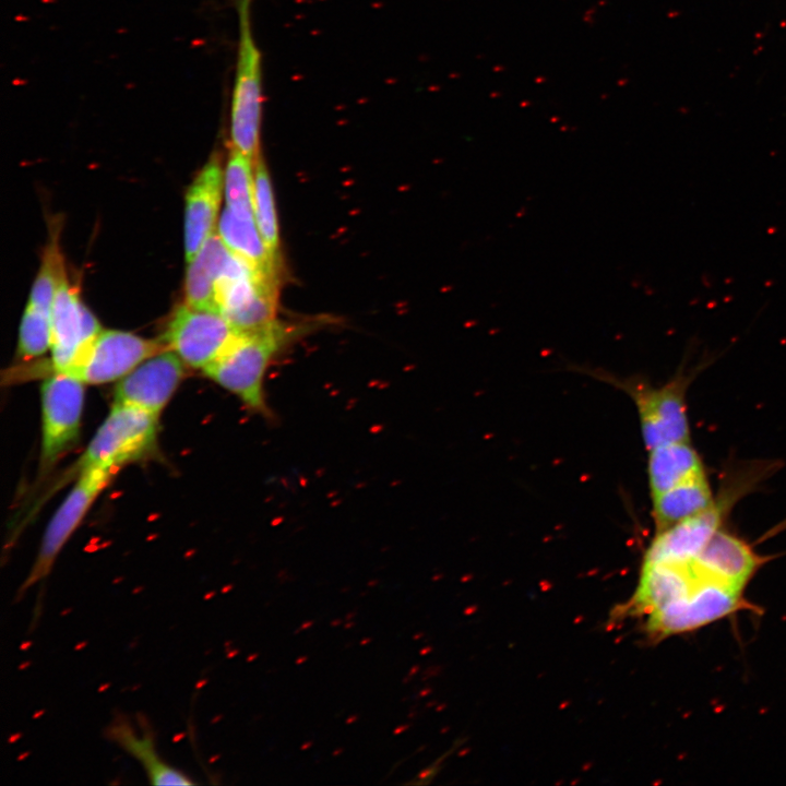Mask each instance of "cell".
<instances>
[{
  "label": "cell",
  "instance_id": "obj_1",
  "mask_svg": "<svg viewBox=\"0 0 786 786\" xmlns=\"http://www.w3.org/2000/svg\"><path fill=\"white\" fill-rule=\"evenodd\" d=\"M748 584L708 539L691 555L644 556L635 591L616 614L641 619L646 636L662 641L750 607L745 599Z\"/></svg>",
  "mask_w": 786,
  "mask_h": 786
},
{
  "label": "cell",
  "instance_id": "obj_2",
  "mask_svg": "<svg viewBox=\"0 0 786 786\" xmlns=\"http://www.w3.org/2000/svg\"><path fill=\"white\" fill-rule=\"evenodd\" d=\"M306 329L281 321L238 332L223 353L202 371L236 395L254 414L272 419L264 381L274 358Z\"/></svg>",
  "mask_w": 786,
  "mask_h": 786
},
{
  "label": "cell",
  "instance_id": "obj_3",
  "mask_svg": "<svg viewBox=\"0 0 786 786\" xmlns=\"http://www.w3.org/2000/svg\"><path fill=\"white\" fill-rule=\"evenodd\" d=\"M158 415L136 406L115 403L82 456L67 474L79 476L87 469L116 472L155 453Z\"/></svg>",
  "mask_w": 786,
  "mask_h": 786
},
{
  "label": "cell",
  "instance_id": "obj_4",
  "mask_svg": "<svg viewBox=\"0 0 786 786\" xmlns=\"http://www.w3.org/2000/svg\"><path fill=\"white\" fill-rule=\"evenodd\" d=\"M238 0V46L230 108V146L254 165L260 155L262 118V55L252 33L251 4Z\"/></svg>",
  "mask_w": 786,
  "mask_h": 786
},
{
  "label": "cell",
  "instance_id": "obj_5",
  "mask_svg": "<svg viewBox=\"0 0 786 786\" xmlns=\"http://www.w3.org/2000/svg\"><path fill=\"white\" fill-rule=\"evenodd\" d=\"M597 376L617 385L632 398L647 451L666 443L690 441L686 396L691 373L680 369L674 378L659 386H653L636 377L617 379L610 374Z\"/></svg>",
  "mask_w": 786,
  "mask_h": 786
},
{
  "label": "cell",
  "instance_id": "obj_6",
  "mask_svg": "<svg viewBox=\"0 0 786 786\" xmlns=\"http://www.w3.org/2000/svg\"><path fill=\"white\" fill-rule=\"evenodd\" d=\"M84 385L71 374L52 372L40 386V475L49 472L79 439L85 396Z\"/></svg>",
  "mask_w": 786,
  "mask_h": 786
},
{
  "label": "cell",
  "instance_id": "obj_7",
  "mask_svg": "<svg viewBox=\"0 0 786 786\" xmlns=\"http://www.w3.org/2000/svg\"><path fill=\"white\" fill-rule=\"evenodd\" d=\"M277 298L278 278L252 271L233 254L217 283L216 305L238 332L275 321Z\"/></svg>",
  "mask_w": 786,
  "mask_h": 786
},
{
  "label": "cell",
  "instance_id": "obj_8",
  "mask_svg": "<svg viewBox=\"0 0 786 786\" xmlns=\"http://www.w3.org/2000/svg\"><path fill=\"white\" fill-rule=\"evenodd\" d=\"M237 334L221 310L183 302L168 321L160 340L187 366L203 370Z\"/></svg>",
  "mask_w": 786,
  "mask_h": 786
},
{
  "label": "cell",
  "instance_id": "obj_9",
  "mask_svg": "<svg viewBox=\"0 0 786 786\" xmlns=\"http://www.w3.org/2000/svg\"><path fill=\"white\" fill-rule=\"evenodd\" d=\"M112 474L109 471L93 468L78 476L76 483L50 519L35 562L17 590L16 597L47 577L58 553L79 527L96 498L109 484Z\"/></svg>",
  "mask_w": 786,
  "mask_h": 786
},
{
  "label": "cell",
  "instance_id": "obj_10",
  "mask_svg": "<svg viewBox=\"0 0 786 786\" xmlns=\"http://www.w3.org/2000/svg\"><path fill=\"white\" fill-rule=\"evenodd\" d=\"M164 349L167 347L162 340H147L126 331L102 330L67 373L84 384L119 381L141 362Z\"/></svg>",
  "mask_w": 786,
  "mask_h": 786
},
{
  "label": "cell",
  "instance_id": "obj_11",
  "mask_svg": "<svg viewBox=\"0 0 786 786\" xmlns=\"http://www.w3.org/2000/svg\"><path fill=\"white\" fill-rule=\"evenodd\" d=\"M51 370L67 373L82 358L103 330L81 301L67 275L61 279L50 312Z\"/></svg>",
  "mask_w": 786,
  "mask_h": 786
},
{
  "label": "cell",
  "instance_id": "obj_12",
  "mask_svg": "<svg viewBox=\"0 0 786 786\" xmlns=\"http://www.w3.org/2000/svg\"><path fill=\"white\" fill-rule=\"evenodd\" d=\"M186 366L172 350L164 349L119 380L114 391V402L136 406L159 416L182 381Z\"/></svg>",
  "mask_w": 786,
  "mask_h": 786
},
{
  "label": "cell",
  "instance_id": "obj_13",
  "mask_svg": "<svg viewBox=\"0 0 786 786\" xmlns=\"http://www.w3.org/2000/svg\"><path fill=\"white\" fill-rule=\"evenodd\" d=\"M224 186L219 158L213 156L199 171L186 193L184 255L191 262L217 229Z\"/></svg>",
  "mask_w": 786,
  "mask_h": 786
},
{
  "label": "cell",
  "instance_id": "obj_14",
  "mask_svg": "<svg viewBox=\"0 0 786 786\" xmlns=\"http://www.w3.org/2000/svg\"><path fill=\"white\" fill-rule=\"evenodd\" d=\"M217 233L228 250L252 271L278 278L279 263L271 257L253 213L236 212L225 206Z\"/></svg>",
  "mask_w": 786,
  "mask_h": 786
},
{
  "label": "cell",
  "instance_id": "obj_15",
  "mask_svg": "<svg viewBox=\"0 0 786 786\" xmlns=\"http://www.w3.org/2000/svg\"><path fill=\"white\" fill-rule=\"evenodd\" d=\"M141 725L142 730L139 734L123 716H118L107 727L106 736L141 763L152 784H194L188 775L163 761L155 748L150 726L145 720L141 722Z\"/></svg>",
  "mask_w": 786,
  "mask_h": 786
},
{
  "label": "cell",
  "instance_id": "obj_16",
  "mask_svg": "<svg viewBox=\"0 0 786 786\" xmlns=\"http://www.w3.org/2000/svg\"><path fill=\"white\" fill-rule=\"evenodd\" d=\"M233 253L221 239L217 229L188 263L184 281V302L198 308H215L218 279ZM219 310V309H218Z\"/></svg>",
  "mask_w": 786,
  "mask_h": 786
},
{
  "label": "cell",
  "instance_id": "obj_17",
  "mask_svg": "<svg viewBox=\"0 0 786 786\" xmlns=\"http://www.w3.org/2000/svg\"><path fill=\"white\" fill-rule=\"evenodd\" d=\"M655 533L708 509L715 501L706 472L652 498Z\"/></svg>",
  "mask_w": 786,
  "mask_h": 786
},
{
  "label": "cell",
  "instance_id": "obj_18",
  "mask_svg": "<svg viewBox=\"0 0 786 786\" xmlns=\"http://www.w3.org/2000/svg\"><path fill=\"white\" fill-rule=\"evenodd\" d=\"M704 472L701 457L690 441L666 443L648 450L647 479L652 498Z\"/></svg>",
  "mask_w": 786,
  "mask_h": 786
},
{
  "label": "cell",
  "instance_id": "obj_19",
  "mask_svg": "<svg viewBox=\"0 0 786 786\" xmlns=\"http://www.w3.org/2000/svg\"><path fill=\"white\" fill-rule=\"evenodd\" d=\"M253 205L258 228L271 257L279 263V237L274 194L265 163L253 165Z\"/></svg>",
  "mask_w": 786,
  "mask_h": 786
},
{
  "label": "cell",
  "instance_id": "obj_20",
  "mask_svg": "<svg viewBox=\"0 0 786 786\" xmlns=\"http://www.w3.org/2000/svg\"><path fill=\"white\" fill-rule=\"evenodd\" d=\"M224 184L226 207L254 214L253 163L233 146H230Z\"/></svg>",
  "mask_w": 786,
  "mask_h": 786
},
{
  "label": "cell",
  "instance_id": "obj_21",
  "mask_svg": "<svg viewBox=\"0 0 786 786\" xmlns=\"http://www.w3.org/2000/svg\"><path fill=\"white\" fill-rule=\"evenodd\" d=\"M64 276L66 270L58 240L51 237L32 286L27 306L50 314L58 286Z\"/></svg>",
  "mask_w": 786,
  "mask_h": 786
},
{
  "label": "cell",
  "instance_id": "obj_22",
  "mask_svg": "<svg viewBox=\"0 0 786 786\" xmlns=\"http://www.w3.org/2000/svg\"><path fill=\"white\" fill-rule=\"evenodd\" d=\"M50 314L26 305L20 325L17 356L36 358L50 349Z\"/></svg>",
  "mask_w": 786,
  "mask_h": 786
},
{
  "label": "cell",
  "instance_id": "obj_23",
  "mask_svg": "<svg viewBox=\"0 0 786 786\" xmlns=\"http://www.w3.org/2000/svg\"><path fill=\"white\" fill-rule=\"evenodd\" d=\"M407 728H408V725L400 726L394 730V734L398 735V734L403 733L404 730H406Z\"/></svg>",
  "mask_w": 786,
  "mask_h": 786
},
{
  "label": "cell",
  "instance_id": "obj_24",
  "mask_svg": "<svg viewBox=\"0 0 786 786\" xmlns=\"http://www.w3.org/2000/svg\"><path fill=\"white\" fill-rule=\"evenodd\" d=\"M312 624H313V621L305 622V623L300 627V629H301V630L308 629V628L311 627Z\"/></svg>",
  "mask_w": 786,
  "mask_h": 786
},
{
  "label": "cell",
  "instance_id": "obj_25",
  "mask_svg": "<svg viewBox=\"0 0 786 786\" xmlns=\"http://www.w3.org/2000/svg\"><path fill=\"white\" fill-rule=\"evenodd\" d=\"M305 660H307V657H306V656H302V657L296 659V664H297V665H300V664H301L302 662H305Z\"/></svg>",
  "mask_w": 786,
  "mask_h": 786
},
{
  "label": "cell",
  "instance_id": "obj_26",
  "mask_svg": "<svg viewBox=\"0 0 786 786\" xmlns=\"http://www.w3.org/2000/svg\"><path fill=\"white\" fill-rule=\"evenodd\" d=\"M356 719H357V716L354 715L353 717H348L347 720H346V723H347V724H352V723L355 722Z\"/></svg>",
  "mask_w": 786,
  "mask_h": 786
},
{
  "label": "cell",
  "instance_id": "obj_27",
  "mask_svg": "<svg viewBox=\"0 0 786 786\" xmlns=\"http://www.w3.org/2000/svg\"><path fill=\"white\" fill-rule=\"evenodd\" d=\"M311 746H312V742L309 741V742H307V743H303L302 747H301V749L305 750V749H308V748L311 747Z\"/></svg>",
  "mask_w": 786,
  "mask_h": 786
},
{
  "label": "cell",
  "instance_id": "obj_28",
  "mask_svg": "<svg viewBox=\"0 0 786 786\" xmlns=\"http://www.w3.org/2000/svg\"><path fill=\"white\" fill-rule=\"evenodd\" d=\"M369 642H370V639H365L364 641H361L360 644L364 645V644L369 643Z\"/></svg>",
  "mask_w": 786,
  "mask_h": 786
},
{
  "label": "cell",
  "instance_id": "obj_29",
  "mask_svg": "<svg viewBox=\"0 0 786 786\" xmlns=\"http://www.w3.org/2000/svg\"><path fill=\"white\" fill-rule=\"evenodd\" d=\"M338 753H342V749H337L335 752H333V755H337Z\"/></svg>",
  "mask_w": 786,
  "mask_h": 786
},
{
  "label": "cell",
  "instance_id": "obj_30",
  "mask_svg": "<svg viewBox=\"0 0 786 786\" xmlns=\"http://www.w3.org/2000/svg\"><path fill=\"white\" fill-rule=\"evenodd\" d=\"M338 623H341V620H337V621H335V622H332V626H336V624H338Z\"/></svg>",
  "mask_w": 786,
  "mask_h": 786
}]
</instances>
